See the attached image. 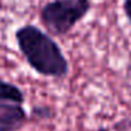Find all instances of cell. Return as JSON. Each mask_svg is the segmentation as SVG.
Here are the masks:
<instances>
[{
	"label": "cell",
	"mask_w": 131,
	"mask_h": 131,
	"mask_svg": "<svg viewBox=\"0 0 131 131\" xmlns=\"http://www.w3.org/2000/svg\"><path fill=\"white\" fill-rule=\"evenodd\" d=\"M24 59L38 75L62 79L69 72V63L61 47L34 24L21 26L14 34Z\"/></svg>",
	"instance_id": "6da1fadb"
},
{
	"label": "cell",
	"mask_w": 131,
	"mask_h": 131,
	"mask_svg": "<svg viewBox=\"0 0 131 131\" xmlns=\"http://www.w3.org/2000/svg\"><path fill=\"white\" fill-rule=\"evenodd\" d=\"M92 9L90 0H51L40 10V21L55 37H63L72 31Z\"/></svg>",
	"instance_id": "7a4b0ae2"
},
{
	"label": "cell",
	"mask_w": 131,
	"mask_h": 131,
	"mask_svg": "<svg viewBox=\"0 0 131 131\" xmlns=\"http://www.w3.org/2000/svg\"><path fill=\"white\" fill-rule=\"evenodd\" d=\"M28 120L23 103H0V131H18Z\"/></svg>",
	"instance_id": "3957f363"
},
{
	"label": "cell",
	"mask_w": 131,
	"mask_h": 131,
	"mask_svg": "<svg viewBox=\"0 0 131 131\" xmlns=\"http://www.w3.org/2000/svg\"><path fill=\"white\" fill-rule=\"evenodd\" d=\"M24 100H26V96L18 86L0 79V103L3 102L24 103Z\"/></svg>",
	"instance_id": "277c9868"
},
{
	"label": "cell",
	"mask_w": 131,
	"mask_h": 131,
	"mask_svg": "<svg viewBox=\"0 0 131 131\" xmlns=\"http://www.w3.org/2000/svg\"><path fill=\"white\" fill-rule=\"evenodd\" d=\"M31 114L32 117H35L38 120H48L54 116V110L48 106H37V107L32 108Z\"/></svg>",
	"instance_id": "5b68a950"
},
{
	"label": "cell",
	"mask_w": 131,
	"mask_h": 131,
	"mask_svg": "<svg viewBox=\"0 0 131 131\" xmlns=\"http://www.w3.org/2000/svg\"><path fill=\"white\" fill-rule=\"evenodd\" d=\"M123 10H124L125 16H127L128 21L131 23V0H124V3H123Z\"/></svg>",
	"instance_id": "8992f818"
},
{
	"label": "cell",
	"mask_w": 131,
	"mask_h": 131,
	"mask_svg": "<svg viewBox=\"0 0 131 131\" xmlns=\"http://www.w3.org/2000/svg\"><path fill=\"white\" fill-rule=\"evenodd\" d=\"M97 131H110V130H108V128H104V127H99Z\"/></svg>",
	"instance_id": "52a82bcc"
}]
</instances>
